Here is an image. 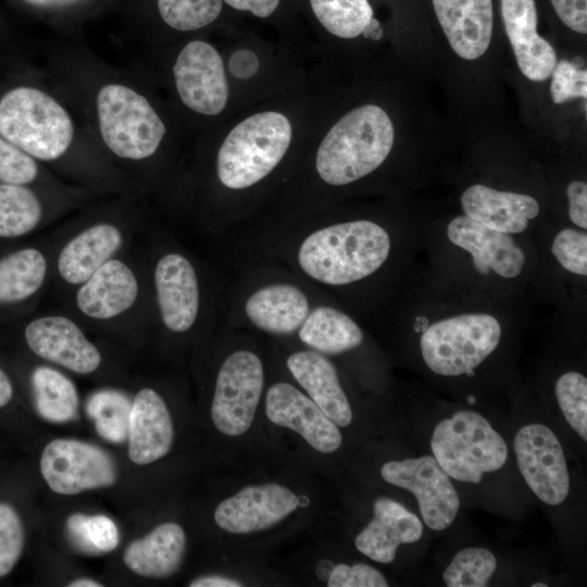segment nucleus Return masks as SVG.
<instances>
[{"label":"nucleus","mask_w":587,"mask_h":587,"mask_svg":"<svg viewBox=\"0 0 587 587\" xmlns=\"http://www.w3.org/2000/svg\"><path fill=\"white\" fill-rule=\"evenodd\" d=\"M390 252L388 233L371 221L324 227L300 246L298 261L310 277L328 285H346L376 272Z\"/></svg>","instance_id":"obj_1"},{"label":"nucleus","mask_w":587,"mask_h":587,"mask_svg":"<svg viewBox=\"0 0 587 587\" xmlns=\"http://www.w3.org/2000/svg\"><path fill=\"white\" fill-rule=\"evenodd\" d=\"M394 139L392 122L380 107L355 108L342 116L320 143L316 171L327 184H350L383 164Z\"/></svg>","instance_id":"obj_2"},{"label":"nucleus","mask_w":587,"mask_h":587,"mask_svg":"<svg viewBox=\"0 0 587 587\" xmlns=\"http://www.w3.org/2000/svg\"><path fill=\"white\" fill-rule=\"evenodd\" d=\"M289 120L282 113H257L235 126L223 141L216 160L221 183L243 189L268 175L285 155L291 140Z\"/></svg>","instance_id":"obj_3"},{"label":"nucleus","mask_w":587,"mask_h":587,"mask_svg":"<svg viewBox=\"0 0 587 587\" xmlns=\"http://www.w3.org/2000/svg\"><path fill=\"white\" fill-rule=\"evenodd\" d=\"M73 133L65 109L41 90L18 87L0 100V135L30 157L45 161L60 158Z\"/></svg>","instance_id":"obj_4"},{"label":"nucleus","mask_w":587,"mask_h":587,"mask_svg":"<svg viewBox=\"0 0 587 587\" xmlns=\"http://www.w3.org/2000/svg\"><path fill=\"white\" fill-rule=\"evenodd\" d=\"M434 458L450 478L478 484L485 473L500 470L508 459L501 435L479 413L458 411L440 421L432 436Z\"/></svg>","instance_id":"obj_5"},{"label":"nucleus","mask_w":587,"mask_h":587,"mask_svg":"<svg viewBox=\"0 0 587 587\" xmlns=\"http://www.w3.org/2000/svg\"><path fill=\"white\" fill-rule=\"evenodd\" d=\"M499 321L487 313H465L432 324L420 347L427 367L442 376L472 372L498 347Z\"/></svg>","instance_id":"obj_6"},{"label":"nucleus","mask_w":587,"mask_h":587,"mask_svg":"<svg viewBox=\"0 0 587 587\" xmlns=\"http://www.w3.org/2000/svg\"><path fill=\"white\" fill-rule=\"evenodd\" d=\"M97 110L102 139L120 158H148L165 135V125L148 100L126 86L111 84L101 88Z\"/></svg>","instance_id":"obj_7"},{"label":"nucleus","mask_w":587,"mask_h":587,"mask_svg":"<svg viewBox=\"0 0 587 587\" xmlns=\"http://www.w3.org/2000/svg\"><path fill=\"white\" fill-rule=\"evenodd\" d=\"M263 383V366L254 353L239 350L223 362L211 405L212 422L222 434L239 436L249 429Z\"/></svg>","instance_id":"obj_8"},{"label":"nucleus","mask_w":587,"mask_h":587,"mask_svg":"<svg viewBox=\"0 0 587 587\" xmlns=\"http://www.w3.org/2000/svg\"><path fill=\"white\" fill-rule=\"evenodd\" d=\"M40 472L52 491L66 496L111 487L117 477L115 462L105 450L64 438L46 445Z\"/></svg>","instance_id":"obj_9"},{"label":"nucleus","mask_w":587,"mask_h":587,"mask_svg":"<svg viewBox=\"0 0 587 587\" xmlns=\"http://www.w3.org/2000/svg\"><path fill=\"white\" fill-rule=\"evenodd\" d=\"M383 479L404 488L416 498L424 523L433 530H444L454 521L460 498L434 455L389 461L380 469Z\"/></svg>","instance_id":"obj_10"},{"label":"nucleus","mask_w":587,"mask_h":587,"mask_svg":"<svg viewBox=\"0 0 587 587\" xmlns=\"http://www.w3.org/2000/svg\"><path fill=\"white\" fill-rule=\"evenodd\" d=\"M513 445L519 470L535 496L549 505L562 503L570 476L557 435L546 425L528 424L519 429Z\"/></svg>","instance_id":"obj_11"},{"label":"nucleus","mask_w":587,"mask_h":587,"mask_svg":"<svg viewBox=\"0 0 587 587\" xmlns=\"http://www.w3.org/2000/svg\"><path fill=\"white\" fill-rule=\"evenodd\" d=\"M173 73L186 107L204 115L223 111L228 86L223 60L214 47L202 40L189 42L178 54Z\"/></svg>","instance_id":"obj_12"},{"label":"nucleus","mask_w":587,"mask_h":587,"mask_svg":"<svg viewBox=\"0 0 587 587\" xmlns=\"http://www.w3.org/2000/svg\"><path fill=\"white\" fill-rule=\"evenodd\" d=\"M299 505L297 496L278 484L247 486L224 499L214 511L216 525L233 534H249L277 524Z\"/></svg>","instance_id":"obj_13"},{"label":"nucleus","mask_w":587,"mask_h":587,"mask_svg":"<svg viewBox=\"0 0 587 587\" xmlns=\"http://www.w3.org/2000/svg\"><path fill=\"white\" fill-rule=\"evenodd\" d=\"M265 413L272 423L297 432L319 452L332 453L342 442L338 426L310 397L290 384L270 387Z\"/></svg>","instance_id":"obj_14"},{"label":"nucleus","mask_w":587,"mask_h":587,"mask_svg":"<svg viewBox=\"0 0 587 587\" xmlns=\"http://www.w3.org/2000/svg\"><path fill=\"white\" fill-rule=\"evenodd\" d=\"M24 335L35 354L75 373H92L101 363L98 349L67 317L36 319L26 326Z\"/></svg>","instance_id":"obj_15"},{"label":"nucleus","mask_w":587,"mask_h":587,"mask_svg":"<svg viewBox=\"0 0 587 587\" xmlns=\"http://www.w3.org/2000/svg\"><path fill=\"white\" fill-rule=\"evenodd\" d=\"M447 236L472 255L475 268L482 274L494 271L501 277L514 278L523 271L525 254L509 234L460 215L449 223Z\"/></svg>","instance_id":"obj_16"},{"label":"nucleus","mask_w":587,"mask_h":587,"mask_svg":"<svg viewBox=\"0 0 587 587\" xmlns=\"http://www.w3.org/2000/svg\"><path fill=\"white\" fill-rule=\"evenodd\" d=\"M500 5L504 29L521 72L530 80H546L557 64V53L537 34L535 0H500Z\"/></svg>","instance_id":"obj_17"},{"label":"nucleus","mask_w":587,"mask_h":587,"mask_svg":"<svg viewBox=\"0 0 587 587\" xmlns=\"http://www.w3.org/2000/svg\"><path fill=\"white\" fill-rule=\"evenodd\" d=\"M154 284L164 325L174 333L188 330L199 309V287L191 263L178 253H168L157 263Z\"/></svg>","instance_id":"obj_18"},{"label":"nucleus","mask_w":587,"mask_h":587,"mask_svg":"<svg viewBox=\"0 0 587 587\" xmlns=\"http://www.w3.org/2000/svg\"><path fill=\"white\" fill-rule=\"evenodd\" d=\"M436 17L452 50L476 60L488 49L494 30L492 0H432Z\"/></svg>","instance_id":"obj_19"},{"label":"nucleus","mask_w":587,"mask_h":587,"mask_svg":"<svg viewBox=\"0 0 587 587\" xmlns=\"http://www.w3.org/2000/svg\"><path fill=\"white\" fill-rule=\"evenodd\" d=\"M373 512V519L355 537L354 545L375 562L391 563L400 545L416 542L423 535L420 519L390 498H378Z\"/></svg>","instance_id":"obj_20"},{"label":"nucleus","mask_w":587,"mask_h":587,"mask_svg":"<svg viewBox=\"0 0 587 587\" xmlns=\"http://www.w3.org/2000/svg\"><path fill=\"white\" fill-rule=\"evenodd\" d=\"M174 429L162 397L150 388L136 395L128 429V457L135 464L146 465L165 457L173 444Z\"/></svg>","instance_id":"obj_21"},{"label":"nucleus","mask_w":587,"mask_h":587,"mask_svg":"<svg viewBox=\"0 0 587 587\" xmlns=\"http://www.w3.org/2000/svg\"><path fill=\"white\" fill-rule=\"evenodd\" d=\"M461 205L466 216L505 234L524 232L528 221L539 214V204L532 196L500 191L480 184L464 190Z\"/></svg>","instance_id":"obj_22"},{"label":"nucleus","mask_w":587,"mask_h":587,"mask_svg":"<svg viewBox=\"0 0 587 587\" xmlns=\"http://www.w3.org/2000/svg\"><path fill=\"white\" fill-rule=\"evenodd\" d=\"M79 288L76 302L89 317L107 320L122 314L136 301L138 283L122 261L111 259Z\"/></svg>","instance_id":"obj_23"},{"label":"nucleus","mask_w":587,"mask_h":587,"mask_svg":"<svg viewBox=\"0 0 587 587\" xmlns=\"http://www.w3.org/2000/svg\"><path fill=\"white\" fill-rule=\"evenodd\" d=\"M287 366L309 397L337 426L350 425L352 410L337 371L328 359L314 351H299L287 359Z\"/></svg>","instance_id":"obj_24"},{"label":"nucleus","mask_w":587,"mask_h":587,"mask_svg":"<svg viewBox=\"0 0 587 587\" xmlns=\"http://www.w3.org/2000/svg\"><path fill=\"white\" fill-rule=\"evenodd\" d=\"M186 549V535L176 523H163L143 538L134 540L124 551L123 561L135 574L165 578L180 566Z\"/></svg>","instance_id":"obj_25"},{"label":"nucleus","mask_w":587,"mask_h":587,"mask_svg":"<svg viewBox=\"0 0 587 587\" xmlns=\"http://www.w3.org/2000/svg\"><path fill=\"white\" fill-rule=\"evenodd\" d=\"M123 242L121 230L108 223L96 224L79 233L62 249L58 270L73 285L83 284L112 259Z\"/></svg>","instance_id":"obj_26"},{"label":"nucleus","mask_w":587,"mask_h":587,"mask_svg":"<svg viewBox=\"0 0 587 587\" xmlns=\"http://www.w3.org/2000/svg\"><path fill=\"white\" fill-rule=\"evenodd\" d=\"M245 311L257 327L284 335L301 326L309 314V302L292 285H271L255 291L247 300Z\"/></svg>","instance_id":"obj_27"},{"label":"nucleus","mask_w":587,"mask_h":587,"mask_svg":"<svg viewBox=\"0 0 587 587\" xmlns=\"http://www.w3.org/2000/svg\"><path fill=\"white\" fill-rule=\"evenodd\" d=\"M301 341L315 350L337 354L359 347L363 333L347 314L330 307L314 309L300 326Z\"/></svg>","instance_id":"obj_28"},{"label":"nucleus","mask_w":587,"mask_h":587,"mask_svg":"<svg viewBox=\"0 0 587 587\" xmlns=\"http://www.w3.org/2000/svg\"><path fill=\"white\" fill-rule=\"evenodd\" d=\"M32 385L37 413L46 421L65 423L78 415V394L65 375L48 366L35 369Z\"/></svg>","instance_id":"obj_29"},{"label":"nucleus","mask_w":587,"mask_h":587,"mask_svg":"<svg viewBox=\"0 0 587 587\" xmlns=\"http://www.w3.org/2000/svg\"><path fill=\"white\" fill-rule=\"evenodd\" d=\"M47 262L34 248L13 252L0 260V303L27 299L42 285Z\"/></svg>","instance_id":"obj_30"},{"label":"nucleus","mask_w":587,"mask_h":587,"mask_svg":"<svg viewBox=\"0 0 587 587\" xmlns=\"http://www.w3.org/2000/svg\"><path fill=\"white\" fill-rule=\"evenodd\" d=\"M42 208L37 196L26 187L0 184V237L13 238L33 230Z\"/></svg>","instance_id":"obj_31"},{"label":"nucleus","mask_w":587,"mask_h":587,"mask_svg":"<svg viewBox=\"0 0 587 587\" xmlns=\"http://www.w3.org/2000/svg\"><path fill=\"white\" fill-rule=\"evenodd\" d=\"M312 11L320 23L340 38L360 36L373 18L367 0H310Z\"/></svg>","instance_id":"obj_32"},{"label":"nucleus","mask_w":587,"mask_h":587,"mask_svg":"<svg viewBox=\"0 0 587 587\" xmlns=\"http://www.w3.org/2000/svg\"><path fill=\"white\" fill-rule=\"evenodd\" d=\"M133 403L122 392L101 390L87 402V412L95 421L98 434L105 440L122 444L128 438Z\"/></svg>","instance_id":"obj_33"},{"label":"nucleus","mask_w":587,"mask_h":587,"mask_svg":"<svg viewBox=\"0 0 587 587\" xmlns=\"http://www.w3.org/2000/svg\"><path fill=\"white\" fill-rule=\"evenodd\" d=\"M66 533L76 549L87 554L114 550L120 541L118 529L108 516L75 513L66 520Z\"/></svg>","instance_id":"obj_34"},{"label":"nucleus","mask_w":587,"mask_h":587,"mask_svg":"<svg viewBox=\"0 0 587 587\" xmlns=\"http://www.w3.org/2000/svg\"><path fill=\"white\" fill-rule=\"evenodd\" d=\"M497 567L495 554L483 547L460 550L442 573L448 587H485Z\"/></svg>","instance_id":"obj_35"},{"label":"nucleus","mask_w":587,"mask_h":587,"mask_svg":"<svg viewBox=\"0 0 587 587\" xmlns=\"http://www.w3.org/2000/svg\"><path fill=\"white\" fill-rule=\"evenodd\" d=\"M163 21L177 30L202 28L217 18L222 0H158Z\"/></svg>","instance_id":"obj_36"},{"label":"nucleus","mask_w":587,"mask_h":587,"mask_svg":"<svg viewBox=\"0 0 587 587\" xmlns=\"http://www.w3.org/2000/svg\"><path fill=\"white\" fill-rule=\"evenodd\" d=\"M558 404L570 426L587 440V379L578 372L559 377L554 388Z\"/></svg>","instance_id":"obj_37"},{"label":"nucleus","mask_w":587,"mask_h":587,"mask_svg":"<svg viewBox=\"0 0 587 587\" xmlns=\"http://www.w3.org/2000/svg\"><path fill=\"white\" fill-rule=\"evenodd\" d=\"M24 547V527L17 512L0 502V577L9 574L17 563Z\"/></svg>","instance_id":"obj_38"},{"label":"nucleus","mask_w":587,"mask_h":587,"mask_svg":"<svg viewBox=\"0 0 587 587\" xmlns=\"http://www.w3.org/2000/svg\"><path fill=\"white\" fill-rule=\"evenodd\" d=\"M584 61L561 60L551 73L550 95L554 103L561 104L575 98L587 97V73L583 68Z\"/></svg>","instance_id":"obj_39"},{"label":"nucleus","mask_w":587,"mask_h":587,"mask_svg":"<svg viewBox=\"0 0 587 587\" xmlns=\"http://www.w3.org/2000/svg\"><path fill=\"white\" fill-rule=\"evenodd\" d=\"M551 251L566 271L587 275V235L573 228L560 230L553 239Z\"/></svg>","instance_id":"obj_40"},{"label":"nucleus","mask_w":587,"mask_h":587,"mask_svg":"<svg viewBox=\"0 0 587 587\" xmlns=\"http://www.w3.org/2000/svg\"><path fill=\"white\" fill-rule=\"evenodd\" d=\"M37 165L33 158L0 137V182L24 185L37 176Z\"/></svg>","instance_id":"obj_41"},{"label":"nucleus","mask_w":587,"mask_h":587,"mask_svg":"<svg viewBox=\"0 0 587 587\" xmlns=\"http://www.w3.org/2000/svg\"><path fill=\"white\" fill-rule=\"evenodd\" d=\"M327 585L329 587H387L388 583L377 569L369 564L340 563L332 570Z\"/></svg>","instance_id":"obj_42"},{"label":"nucleus","mask_w":587,"mask_h":587,"mask_svg":"<svg viewBox=\"0 0 587 587\" xmlns=\"http://www.w3.org/2000/svg\"><path fill=\"white\" fill-rule=\"evenodd\" d=\"M560 20L572 30L587 33V0H550Z\"/></svg>","instance_id":"obj_43"},{"label":"nucleus","mask_w":587,"mask_h":587,"mask_svg":"<svg viewBox=\"0 0 587 587\" xmlns=\"http://www.w3.org/2000/svg\"><path fill=\"white\" fill-rule=\"evenodd\" d=\"M569 199V215L578 227L587 228V184L583 180H573L566 188Z\"/></svg>","instance_id":"obj_44"},{"label":"nucleus","mask_w":587,"mask_h":587,"mask_svg":"<svg viewBox=\"0 0 587 587\" xmlns=\"http://www.w3.org/2000/svg\"><path fill=\"white\" fill-rule=\"evenodd\" d=\"M228 67L235 77L246 79L253 76L258 72L259 59L250 50H237L229 58Z\"/></svg>","instance_id":"obj_45"},{"label":"nucleus","mask_w":587,"mask_h":587,"mask_svg":"<svg viewBox=\"0 0 587 587\" xmlns=\"http://www.w3.org/2000/svg\"><path fill=\"white\" fill-rule=\"evenodd\" d=\"M236 10L249 11L258 17L270 16L278 7L279 0H224Z\"/></svg>","instance_id":"obj_46"},{"label":"nucleus","mask_w":587,"mask_h":587,"mask_svg":"<svg viewBox=\"0 0 587 587\" xmlns=\"http://www.w3.org/2000/svg\"><path fill=\"white\" fill-rule=\"evenodd\" d=\"M190 587H240L239 580L218 575L201 576L189 584Z\"/></svg>","instance_id":"obj_47"},{"label":"nucleus","mask_w":587,"mask_h":587,"mask_svg":"<svg viewBox=\"0 0 587 587\" xmlns=\"http://www.w3.org/2000/svg\"><path fill=\"white\" fill-rule=\"evenodd\" d=\"M13 396V387L7 374L0 369V408L9 403Z\"/></svg>","instance_id":"obj_48"},{"label":"nucleus","mask_w":587,"mask_h":587,"mask_svg":"<svg viewBox=\"0 0 587 587\" xmlns=\"http://www.w3.org/2000/svg\"><path fill=\"white\" fill-rule=\"evenodd\" d=\"M383 27L376 18H372L363 29L362 34L365 38L379 40L383 37Z\"/></svg>","instance_id":"obj_49"},{"label":"nucleus","mask_w":587,"mask_h":587,"mask_svg":"<svg viewBox=\"0 0 587 587\" xmlns=\"http://www.w3.org/2000/svg\"><path fill=\"white\" fill-rule=\"evenodd\" d=\"M70 587H101L102 584L90 578H77L68 584Z\"/></svg>","instance_id":"obj_50"},{"label":"nucleus","mask_w":587,"mask_h":587,"mask_svg":"<svg viewBox=\"0 0 587 587\" xmlns=\"http://www.w3.org/2000/svg\"><path fill=\"white\" fill-rule=\"evenodd\" d=\"M27 1L36 3V4L50 5V4L65 3V2L72 1V0H27Z\"/></svg>","instance_id":"obj_51"},{"label":"nucleus","mask_w":587,"mask_h":587,"mask_svg":"<svg viewBox=\"0 0 587 587\" xmlns=\"http://www.w3.org/2000/svg\"><path fill=\"white\" fill-rule=\"evenodd\" d=\"M532 587H547V584L545 583H535L532 585Z\"/></svg>","instance_id":"obj_52"}]
</instances>
